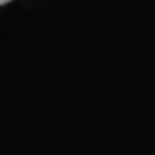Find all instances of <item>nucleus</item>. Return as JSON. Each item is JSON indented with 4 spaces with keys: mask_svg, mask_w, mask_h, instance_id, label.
Masks as SVG:
<instances>
[{
    "mask_svg": "<svg viewBox=\"0 0 155 155\" xmlns=\"http://www.w3.org/2000/svg\"><path fill=\"white\" fill-rule=\"evenodd\" d=\"M8 2H11V0H0V5H3V4H7Z\"/></svg>",
    "mask_w": 155,
    "mask_h": 155,
    "instance_id": "nucleus-1",
    "label": "nucleus"
}]
</instances>
